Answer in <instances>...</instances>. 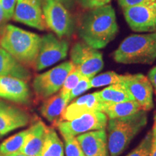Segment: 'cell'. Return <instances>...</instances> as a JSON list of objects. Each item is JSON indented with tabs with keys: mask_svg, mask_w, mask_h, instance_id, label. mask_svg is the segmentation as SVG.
<instances>
[{
	"mask_svg": "<svg viewBox=\"0 0 156 156\" xmlns=\"http://www.w3.org/2000/svg\"><path fill=\"white\" fill-rule=\"evenodd\" d=\"M152 131H153V134H155L156 136V119H154V124H153V129H152Z\"/></svg>",
	"mask_w": 156,
	"mask_h": 156,
	"instance_id": "cell-37",
	"label": "cell"
},
{
	"mask_svg": "<svg viewBox=\"0 0 156 156\" xmlns=\"http://www.w3.org/2000/svg\"><path fill=\"white\" fill-rule=\"evenodd\" d=\"M30 122V116L28 112L0 100V136L27 126Z\"/></svg>",
	"mask_w": 156,
	"mask_h": 156,
	"instance_id": "cell-12",
	"label": "cell"
},
{
	"mask_svg": "<svg viewBox=\"0 0 156 156\" xmlns=\"http://www.w3.org/2000/svg\"><path fill=\"white\" fill-rule=\"evenodd\" d=\"M98 95L101 101L105 103H116L134 101L133 98L122 83L111 85L101 91H98Z\"/></svg>",
	"mask_w": 156,
	"mask_h": 156,
	"instance_id": "cell-21",
	"label": "cell"
},
{
	"mask_svg": "<svg viewBox=\"0 0 156 156\" xmlns=\"http://www.w3.org/2000/svg\"><path fill=\"white\" fill-rule=\"evenodd\" d=\"M85 156H109L108 138L105 129L86 132L77 136Z\"/></svg>",
	"mask_w": 156,
	"mask_h": 156,
	"instance_id": "cell-16",
	"label": "cell"
},
{
	"mask_svg": "<svg viewBox=\"0 0 156 156\" xmlns=\"http://www.w3.org/2000/svg\"><path fill=\"white\" fill-rule=\"evenodd\" d=\"M6 20L5 17V15H4V11L2 9V3H1V0H0V25H2L5 21Z\"/></svg>",
	"mask_w": 156,
	"mask_h": 156,
	"instance_id": "cell-35",
	"label": "cell"
},
{
	"mask_svg": "<svg viewBox=\"0 0 156 156\" xmlns=\"http://www.w3.org/2000/svg\"><path fill=\"white\" fill-rule=\"evenodd\" d=\"M45 23L58 38L69 36L74 30L73 17L67 8L56 0H41Z\"/></svg>",
	"mask_w": 156,
	"mask_h": 156,
	"instance_id": "cell-6",
	"label": "cell"
},
{
	"mask_svg": "<svg viewBox=\"0 0 156 156\" xmlns=\"http://www.w3.org/2000/svg\"><path fill=\"white\" fill-rule=\"evenodd\" d=\"M17 2V0H1L6 20H9L13 17Z\"/></svg>",
	"mask_w": 156,
	"mask_h": 156,
	"instance_id": "cell-29",
	"label": "cell"
},
{
	"mask_svg": "<svg viewBox=\"0 0 156 156\" xmlns=\"http://www.w3.org/2000/svg\"><path fill=\"white\" fill-rule=\"evenodd\" d=\"M1 48H2V47H1V46H0V49H1Z\"/></svg>",
	"mask_w": 156,
	"mask_h": 156,
	"instance_id": "cell-39",
	"label": "cell"
},
{
	"mask_svg": "<svg viewBox=\"0 0 156 156\" xmlns=\"http://www.w3.org/2000/svg\"><path fill=\"white\" fill-rule=\"evenodd\" d=\"M0 156H26L24 154H23L20 152L18 153H11V154H2L0 153Z\"/></svg>",
	"mask_w": 156,
	"mask_h": 156,
	"instance_id": "cell-36",
	"label": "cell"
},
{
	"mask_svg": "<svg viewBox=\"0 0 156 156\" xmlns=\"http://www.w3.org/2000/svg\"><path fill=\"white\" fill-rule=\"evenodd\" d=\"M122 75H118L114 72L109 71L101 75L94 76L90 80L91 87H99L114 84L122 83Z\"/></svg>",
	"mask_w": 156,
	"mask_h": 156,
	"instance_id": "cell-24",
	"label": "cell"
},
{
	"mask_svg": "<svg viewBox=\"0 0 156 156\" xmlns=\"http://www.w3.org/2000/svg\"><path fill=\"white\" fill-rule=\"evenodd\" d=\"M41 156H64L63 143L54 126L47 127Z\"/></svg>",
	"mask_w": 156,
	"mask_h": 156,
	"instance_id": "cell-22",
	"label": "cell"
},
{
	"mask_svg": "<svg viewBox=\"0 0 156 156\" xmlns=\"http://www.w3.org/2000/svg\"><path fill=\"white\" fill-rule=\"evenodd\" d=\"M12 17L17 22L38 30L46 28L41 0H17Z\"/></svg>",
	"mask_w": 156,
	"mask_h": 156,
	"instance_id": "cell-13",
	"label": "cell"
},
{
	"mask_svg": "<svg viewBox=\"0 0 156 156\" xmlns=\"http://www.w3.org/2000/svg\"><path fill=\"white\" fill-rule=\"evenodd\" d=\"M103 105L98 92L80 97L67 105L61 114L59 121H72L91 112H102Z\"/></svg>",
	"mask_w": 156,
	"mask_h": 156,
	"instance_id": "cell-14",
	"label": "cell"
},
{
	"mask_svg": "<svg viewBox=\"0 0 156 156\" xmlns=\"http://www.w3.org/2000/svg\"><path fill=\"white\" fill-rule=\"evenodd\" d=\"M122 83L141 110L148 112L153 108V88L147 77L142 74L122 75Z\"/></svg>",
	"mask_w": 156,
	"mask_h": 156,
	"instance_id": "cell-11",
	"label": "cell"
},
{
	"mask_svg": "<svg viewBox=\"0 0 156 156\" xmlns=\"http://www.w3.org/2000/svg\"><path fill=\"white\" fill-rule=\"evenodd\" d=\"M154 119H156V114L155 115V116H154Z\"/></svg>",
	"mask_w": 156,
	"mask_h": 156,
	"instance_id": "cell-38",
	"label": "cell"
},
{
	"mask_svg": "<svg viewBox=\"0 0 156 156\" xmlns=\"http://www.w3.org/2000/svg\"><path fill=\"white\" fill-rule=\"evenodd\" d=\"M153 139V132L150 131L145 136L137 147L126 156H149Z\"/></svg>",
	"mask_w": 156,
	"mask_h": 156,
	"instance_id": "cell-26",
	"label": "cell"
},
{
	"mask_svg": "<svg viewBox=\"0 0 156 156\" xmlns=\"http://www.w3.org/2000/svg\"><path fill=\"white\" fill-rule=\"evenodd\" d=\"M69 44L67 41L61 40L54 35H45L41 38L40 47L35 68L41 71L56 64L67 57Z\"/></svg>",
	"mask_w": 156,
	"mask_h": 156,
	"instance_id": "cell-10",
	"label": "cell"
},
{
	"mask_svg": "<svg viewBox=\"0 0 156 156\" xmlns=\"http://www.w3.org/2000/svg\"><path fill=\"white\" fill-rule=\"evenodd\" d=\"M118 1L120 7H122L123 9H124L126 7H131V6L135 5L136 4L142 2L144 0H118Z\"/></svg>",
	"mask_w": 156,
	"mask_h": 156,
	"instance_id": "cell-31",
	"label": "cell"
},
{
	"mask_svg": "<svg viewBox=\"0 0 156 156\" xmlns=\"http://www.w3.org/2000/svg\"><path fill=\"white\" fill-rule=\"evenodd\" d=\"M108 118L104 113L91 112L72 121H59L53 124L58 128L62 136H76L91 131L105 129Z\"/></svg>",
	"mask_w": 156,
	"mask_h": 156,
	"instance_id": "cell-9",
	"label": "cell"
},
{
	"mask_svg": "<svg viewBox=\"0 0 156 156\" xmlns=\"http://www.w3.org/2000/svg\"><path fill=\"white\" fill-rule=\"evenodd\" d=\"M147 115L140 110L131 116L108 119V148L111 156H119L146 126Z\"/></svg>",
	"mask_w": 156,
	"mask_h": 156,
	"instance_id": "cell-3",
	"label": "cell"
},
{
	"mask_svg": "<svg viewBox=\"0 0 156 156\" xmlns=\"http://www.w3.org/2000/svg\"><path fill=\"white\" fill-rule=\"evenodd\" d=\"M126 23L135 32L156 33V0L143 2L124 9Z\"/></svg>",
	"mask_w": 156,
	"mask_h": 156,
	"instance_id": "cell-7",
	"label": "cell"
},
{
	"mask_svg": "<svg viewBox=\"0 0 156 156\" xmlns=\"http://www.w3.org/2000/svg\"><path fill=\"white\" fill-rule=\"evenodd\" d=\"M153 132V131H152ZM149 156H156V136L153 132V139H152V145Z\"/></svg>",
	"mask_w": 156,
	"mask_h": 156,
	"instance_id": "cell-33",
	"label": "cell"
},
{
	"mask_svg": "<svg viewBox=\"0 0 156 156\" xmlns=\"http://www.w3.org/2000/svg\"><path fill=\"white\" fill-rule=\"evenodd\" d=\"M0 76L16 77L28 81L31 77L30 72L8 52L0 49Z\"/></svg>",
	"mask_w": 156,
	"mask_h": 156,
	"instance_id": "cell-18",
	"label": "cell"
},
{
	"mask_svg": "<svg viewBox=\"0 0 156 156\" xmlns=\"http://www.w3.org/2000/svg\"><path fill=\"white\" fill-rule=\"evenodd\" d=\"M90 80V78L86 77L85 76H82L80 81L77 84V85L74 87L73 90L70 93L69 97V103L72 101L74 100L76 97H77L78 95H81L82 93H85V91L88 90L89 89L91 88Z\"/></svg>",
	"mask_w": 156,
	"mask_h": 156,
	"instance_id": "cell-28",
	"label": "cell"
},
{
	"mask_svg": "<svg viewBox=\"0 0 156 156\" xmlns=\"http://www.w3.org/2000/svg\"><path fill=\"white\" fill-rule=\"evenodd\" d=\"M28 134V129L7 138L0 144V153L11 154L20 152Z\"/></svg>",
	"mask_w": 156,
	"mask_h": 156,
	"instance_id": "cell-23",
	"label": "cell"
},
{
	"mask_svg": "<svg viewBox=\"0 0 156 156\" xmlns=\"http://www.w3.org/2000/svg\"><path fill=\"white\" fill-rule=\"evenodd\" d=\"M147 77L149 80L151 81L152 86H153V88L154 89V91H155L156 95V66L150 70Z\"/></svg>",
	"mask_w": 156,
	"mask_h": 156,
	"instance_id": "cell-32",
	"label": "cell"
},
{
	"mask_svg": "<svg viewBox=\"0 0 156 156\" xmlns=\"http://www.w3.org/2000/svg\"><path fill=\"white\" fill-rule=\"evenodd\" d=\"M68 104L67 101L58 93L44 100L40 108V112L46 120L54 124L59 119L58 118Z\"/></svg>",
	"mask_w": 156,
	"mask_h": 156,
	"instance_id": "cell-19",
	"label": "cell"
},
{
	"mask_svg": "<svg viewBox=\"0 0 156 156\" xmlns=\"http://www.w3.org/2000/svg\"><path fill=\"white\" fill-rule=\"evenodd\" d=\"M71 62L81 75L93 78L103 67V55L84 42L74 44L70 51Z\"/></svg>",
	"mask_w": 156,
	"mask_h": 156,
	"instance_id": "cell-8",
	"label": "cell"
},
{
	"mask_svg": "<svg viewBox=\"0 0 156 156\" xmlns=\"http://www.w3.org/2000/svg\"><path fill=\"white\" fill-rule=\"evenodd\" d=\"M82 76L83 75H81V73L74 67L73 69L70 71V73L68 74L67 77H66L63 85H62V88L60 89L59 93L67 101L68 103H69V97L70 93L73 90L74 87L77 85Z\"/></svg>",
	"mask_w": 156,
	"mask_h": 156,
	"instance_id": "cell-25",
	"label": "cell"
},
{
	"mask_svg": "<svg viewBox=\"0 0 156 156\" xmlns=\"http://www.w3.org/2000/svg\"><path fill=\"white\" fill-rule=\"evenodd\" d=\"M0 98L23 105H30L31 93L26 81L0 76Z\"/></svg>",
	"mask_w": 156,
	"mask_h": 156,
	"instance_id": "cell-15",
	"label": "cell"
},
{
	"mask_svg": "<svg viewBox=\"0 0 156 156\" xmlns=\"http://www.w3.org/2000/svg\"><path fill=\"white\" fill-rule=\"evenodd\" d=\"M41 37L13 25H7L0 36V46L25 67H34Z\"/></svg>",
	"mask_w": 156,
	"mask_h": 156,
	"instance_id": "cell-2",
	"label": "cell"
},
{
	"mask_svg": "<svg viewBox=\"0 0 156 156\" xmlns=\"http://www.w3.org/2000/svg\"><path fill=\"white\" fill-rule=\"evenodd\" d=\"M118 30L115 11L110 5L90 9L82 16L78 27L84 43L95 49L106 47Z\"/></svg>",
	"mask_w": 156,
	"mask_h": 156,
	"instance_id": "cell-1",
	"label": "cell"
},
{
	"mask_svg": "<svg viewBox=\"0 0 156 156\" xmlns=\"http://www.w3.org/2000/svg\"><path fill=\"white\" fill-rule=\"evenodd\" d=\"M118 63L151 64L156 59V33L134 34L124 39L114 53Z\"/></svg>",
	"mask_w": 156,
	"mask_h": 156,
	"instance_id": "cell-4",
	"label": "cell"
},
{
	"mask_svg": "<svg viewBox=\"0 0 156 156\" xmlns=\"http://www.w3.org/2000/svg\"><path fill=\"white\" fill-rule=\"evenodd\" d=\"M56 1L61 3L62 5H64L67 8H71V7H73L75 0H56Z\"/></svg>",
	"mask_w": 156,
	"mask_h": 156,
	"instance_id": "cell-34",
	"label": "cell"
},
{
	"mask_svg": "<svg viewBox=\"0 0 156 156\" xmlns=\"http://www.w3.org/2000/svg\"><path fill=\"white\" fill-rule=\"evenodd\" d=\"M65 145L66 156H85L76 136H62Z\"/></svg>",
	"mask_w": 156,
	"mask_h": 156,
	"instance_id": "cell-27",
	"label": "cell"
},
{
	"mask_svg": "<svg viewBox=\"0 0 156 156\" xmlns=\"http://www.w3.org/2000/svg\"><path fill=\"white\" fill-rule=\"evenodd\" d=\"M112 0H78L82 7L85 9H92L108 5Z\"/></svg>",
	"mask_w": 156,
	"mask_h": 156,
	"instance_id": "cell-30",
	"label": "cell"
},
{
	"mask_svg": "<svg viewBox=\"0 0 156 156\" xmlns=\"http://www.w3.org/2000/svg\"><path fill=\"white\" fill-rule=\"evenodd\" d=\"M48 126L40 119L34 121L21 148L20 153L26 156H41Z\"/></svg>",
	"mask_w": 156,
	"mask_h": 156,
	"instance_id": "cell-17",
	"label": "cell"
},
{
	"mask_svg": "<svg viewBox=\"0 0 156 156\" xmlns=\"http://www.w3.org/2000/svg\"><path fill=\"white\" fill-rule=\"evenodd\" d=\"M73 67L72 62L67 61L37 75L33 82V87L37 98L46 100L60 90L66 77Z\"/></svg>",
	"mask_w": 156,
	"mask_h": 156,
	"instance_id": "cell-5",
	"label": "cell"
},
{
	"mask_svg": "<svg viewBox=\"0 0 156 156\" xmlns=\"http://www.w3.org/2000/svg\"><path fill=\"white\" fill-rule=\"evenodd\" d=\"M141 110L134 101L116 103H105L102 112L106 115L108 119H119L131 116Z\"/></svg>",
	"mask_w": 156,
	"mask_h": 156,
	"instance_id": "cell-20",
	"label": "cell"
}]
</instances>
